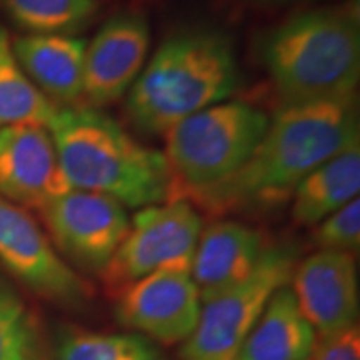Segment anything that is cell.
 Listing matches in <instances>:
<instances>
[{"label": "cell", "mask_w": 360, "mask_h": 360, "mask_svg": "<svg viewBox=\"0 0 360 360\" xmlns=\"http://www.w3.org/2000/svg\"><path fill=\"white\" fill-rule=\"evenodd\" d=\"M124 327L164 345L186 342L199 322V289L186 270H157L124 287L115 297Z\"/></svg>", "instance_id": "obj_10"}, {"label": "cell", "mask_w": 360, "mask_h": 360, "mask_svg": "<svg viewBox=\"0 0 360 360\" xmlns=\"http://www.w3.org/2000/svg\"><path fill=\"white\" fill-rule=\"evenodd\" d=\"M314 244L319 250L352 254L360 247V200L354 199L315 225Z\"/></svg>", "instance_id": "obj_22"}, {"label": "cell", "mask_w": 360, "mask_h": 360, "mask_svg": "<svg viewBox=\"0 0 360 360\" xmlns=\"http://www.w3.org/2000/svg\"><path fill=\"white\" fill-rule=\"evenodd\" d=\"M289 287L315 334L359 323V278L352 254L315 252L295 265Z\"/></svg>", "instance_id": "obj_13"}, {"label": "cell", "mask_w": 360, "mask_h": 360, "mask_svg": "<svg viewBox=\"0 0 360 360\" xmlns=\"http://www.w3.org/2000/svg\"><path fill=\"white\" fill-rule=\"evenodd\" d=\"M204 229L199 210L187 200L148 205L130 220L114 257L101 274L112 297L157 270L191 272L197 242Z\"/></svg>", "instance_id": "obj_7"}, {"label": "cell", "mask_w": 360, "mask_h": 360, "mask_svg": "<svg viewBox=\"0 0 360 360\" xmlns=\"http://www.w3.org/2000/svg\"><path fill=\"white\" fill-rule=\"evenodd\" d=\"M0 360H44L39 322L24 299L0 278Z\"/></svg>", "instance_id": "obj_21"}, {"label": "cell", "mask_w": 360, "mask_h": 360, "mask_svg": "<svg viewBox=\"0 0 360 360\" xmlns=\"http://www.w3.org/2000/svg\"><path fill=\"white\" fill-rule=\"evenodd\" d=\"M267 249L259 229L237 220L217 219L202 229L191 269L202 304L245 281Z\"/></svg>", "instance_id": "obj_14"}, {"label": "cell", "mask_w": 360, "mask_h": 360, "mask_svg": "<svg viewBox=\"0 0 360 360\" xmlns=\"http://www.w3.org/2000/svg\"><path fill=\"white\" fill-rule=\"evenodd\" d=\"M0 11L25 35H75L92 25L101 0H0Z\"/></svg>", "instance_id": "obj_19"}, {"label": "cell", "mask_w": 360, "mask_h": 360, "mask_svg": "<svg viewBox=\"0 0 360 360\" xmlns=\"http://www.w3.org/2000/svg\"><path fill=\"white\" fill-rule=\"evenodd\" d=\"M295 265L292 247L269 245L245 281L202 304L199 322L182 345V360H236L270 297L290 283Z\"/></svg>", "instance_id": "obj_6"}, {"label": "cell", "mask_w": 360, "mask_h": 360, "mask_svg": "<svg viewBox=\"0 0 360 360\" xmlns=\"http://www.w3.org/2000/svg\"><path fill=\"white\" fill-rule=\"evenodd\" d=\"M70 191L51 130L42 125L0 129V197L24 209L40 210Z\"/></svg>", "instance_id": "obj_12"}, {"label": "cell", "mask_w": 360, "mask_h": 360, "mask_svg": "<svg viewBox=\"0 0 360 360\" xmlns=\"http://www.w3.org/2000/svg\"><path fill=\"white\" fill-rule=\"evenodd\" d=\"M0 264L29 290L51 302L82 305L92 287L58 254L29 210L0 197Z\"/></svg>", "instance_id": "obj_9"}, {"label": "cell", "mask_w": 360, "mask_h": 360, "mask_svg": "<svg viewBox=\"0 0 360 360\" xmlns=\"http://www.w3.org/2000/svg\"><path fill=\"white\" fill-rule=\"evenodd\" d=\"M257 53L282 102L355 94L360 79L357 0L287 17L259 35Z\"/></svg>", "instance_id": "obj_4"}, {"label": "cell", "mask_w": 360, "mask_h": 360, "mask_svg": "<svg viewBox=\"0 0 360 360\" xmlns=\"http://www.w3.org/2000/svg\"><path fill=\"white\" fill-rule=\"evenodd\" d=\"M312 360H360L359 323L326 334H315Z\"/></svg>", "instance_id": "obj_23"}, {"label": "cell", "mask_w": 360, "mask_h": 360, "mask_svg": "<svg viewBox=\"0 0 360 360\" xmlns=\"http://www.w3.org/2000/svg\"><path fill=\"white\" fill-rule=\"evenodd\" d=\"M57 252L101 276L129 231L125 207L96 192L70 188L39 210Z\"/></svg>", "instance_id": "obj_8"}, {"label": "cell", "mask_w": 360, "mask_h": 360, "mask_svg": "<svg viewBox=\"0 0 360 360\" xmlns=\"http://www.w3.org/2000/svg\"><path fill=\"white\" fill-rule=\"evenodd\" d=\"M360 191V146L340 152L315 167L290 197L292 220L315 227L354 199Z\"/></svg>", "instance_id": "obj_17"}, {"label": "cell", "mask_w": 360, "mask_h": 360, "mask_svg": "<svg viewBox=\"0 0 360 360\" xmlns=\"http://www.w3.org/2000/svg\"><path fill=\"white\" fill-rule=\"evenodd\" d=\"M269 122L254 103L225 101L175 124L165 134L164 154L175 180L174 200H187L244 167Z\"/></svg>", "instance_id": "obj_5"}, {"label": "cell", "mask_w": 360, "mask_h": 360, "mask_svg": "<svg viewBox=\"0 0 360 360\" xmlns=\"http://www.w3.org/2000/svg\"><path fill=\"white\" fill-rule=\"evenodd\" d=\"M240 85L236 45L214 25H192L164 39L125 96L135 132L165 135L175 124L231 101Z\"/></svg>", "instance_id": "obj_2"}, {"label": "cell", "mask_w": 360, "mask_h": 360, "mask_svg": "<svg viewBox=\"0 0 360 360\" xmlns=\"http://www.w3.org/2000/svg\"><path fill=\"white\" fill-rule=\"evenodd\" d=\"M87 40L75 35H22L12 51L27 77L53 105L84 102V58Z\"/></svg>", "instance_id": "obj_15"}, {"label": "cell", "mask_w": 360, "mask_h": 360, "mask_svg": "<svg viewBox=\"0 0 360 360\" xmlns=\"http://www.w3.org/2000/svg\"><path fill=\"white\" fill-rule=\"evenodd\" d=\"M355 146H360L357 94L281 102L244 167L217 186L192 193L187 202L215 217L278 209L315 167Z\"/></svg>", "instance_id": "obj_1"}, {"label": "cell", "mask_w": 360, "mask_h": 360, "mask_svg": "<svg viewBox=\"0 0 360 360\" xmlns=\"http://www.w3.org/2000/svg\"><path fill=\"white\" fill-rule=\"evenodd\" d=\"M314 344L315 330L285 285L270 297L236 360H309Z\"/></svg>", "instance_id": "obj_16"}, {"label": "cell", "mask_w": 360, "mask_h": 360, "mask_svg": "<svg viewBox=\"0 0 360 360\" xmlns=\"http://www.w3.org/2000/svg\"><path fill=\"white\" fill-rule=\"evenodd\" d=\"M240 2L247 4V6H254V7H281V6H290V4L310 2V0H240Z\"/></svg>", "instance_id": "obj_24"}, {"label": "cell", "mask_w": 360, "mask_h": 360, "mask_svg": "<svg viewBox=\"0 0 360 360\" xmlns=\"http://www.w3.org/2000/svg\"><path fill=\"white\" fill-rule=\"evenodd\" d=\"M49 130L70 188L102 193L125 209L174 200L175 180L165 155L102 109L60 107Z\"/></svg>", "instance_id": "obj_3"}, {"label": "cell", "mask_w": 360, "mask_h": 360, "mask_svg": "<svg viewBox=\"0 0 360 360\" xmlns=\"http://www.w3.org/2000/svg\"><path fill=\"white\" fill-rule=\"evenodd\" d=\"M53 360H167L154 342L139 334L70 330L58 340Z\"/></svg>", "instance_id": "obj_20"}, {"label": "cell", "mask_w": 360, "mask_h": 360, "mask_svg": "<svg viewBox=\"0 0 360 360\" xmlns=\"http://www.w3.org/2000/svg\"><path fill=\"white\" fill-rule=\"evenodd\" d=\"M58 110L27 77L12 51V39L0 25V129L51 125Z\"/></svg>", "instance_id": "obj_18"}, {"label": "cell", "mask_w": 360, "mask_h": 360, "mask_svg": "<svg viewBox=\"0 0 360 360\" xmlns=\"http://www.w3.org/2000/svg\"><path fill=\"white\" fill-rule=\"evenodd\" d=\"M150 51V25L141 12H119L103 22L87 42L84 58V101L110 105L127 96Z\"/></svg>", "instance_id": "obj_11"}]
</instances>
